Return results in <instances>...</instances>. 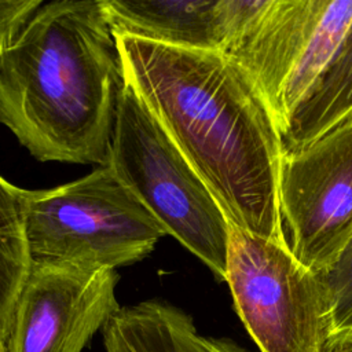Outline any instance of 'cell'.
Listing matches in <instances>:
<instances>
[{
    "label": "cell",
    "instance_id": "cell-1",
    "mask_svg": "<svg viewBox=\"0 0 352 352\" xmlns=\"http://www.w3.org/2000/svg\"><path fill=\"white\" fill-rule=\"evenodd\" d=\"M114 37L124 81L172 138L228 221L286 243L278 202L280 135L246 73L220 52Z\"/></svg>",
    "mask_w": 352,
    "mask_h": 352
},
{
    "label": "cell",
    "instance_id": "cell-2",
    "mask_svg": "<svg viewBox=\"0 0 352 352\" xmlns=\"http://www.w3.org/2000/svg\"><path fill=\"white\" fill-rule=\"evenodd\" d=\"M122 87L103 0L44 3L0 54V124L38 161L104 166Z\"/></svg>",
    "mask_w": 352,
    "mask_h": 352
},
{
    "label": "cell",
    "instance_id": "cell-3",
    "mask_svg": "<svg viewBox=\"0 0 352 352\" xmlns=\"http://www.w3.org/2000/svg\"><path fill=\"white\" fill-rule=\"evenodd\" d=\"M21 208L30 265L116 270L168 235L107 165L55 188H21Z\"/></svg>",
    "mask_w": 352,
    "mask_h": 352
},
{
    "label": "cell",
    "instance_id": "cell-4",
    "mask_svg": "<svg viewBox=\"0 0 352 352\" xmlns=\"http://www.w3.org/2000/svg\"><path fill=\"white\" fill-rule=\"evenodd\" d=\"M223 55L250 78L279 135L352 25V0H228Z\"/></svg>",
    "mask_w": 352,
    "mask_h": 352
},
{
    "label": "cell",
    "instance_id": "cell-5",
    "mask_svg": "<svg viewBox=\"0 0 352 352\" xmlns=\"http://www.w3.org/2000/svg\"><path fill=\"white\" fill-rule=\"evenodd\" d=\"M107 166L166 234L226 280L228 219L172 138L125 81Z\"/></svg>",
    "mask_w": 352,
    "mask_h": 352
},
{
    "label": "cell",
    "instance_id": "cell-6",
    "mask_svg": "<svg viewBox=\"0 0 352 352\" xmlns=\"http://www.w3.org/2000/svg\"><path fill=\"white\" fill-rule=\"evenodd\" d=\"M226 282L260 352H329L331 309L318 275L286 243L230 223Z\"/></svg>",
    "mask_w": 352,
    "mask_h": 352
},
{
    "label": "cell",
    "instance_id": "cell-7",
    "mask_svg": "<svg viewBox=\"0 0 352 352\" xmlns=\"http://www.w3.org/2000/svg\"><path fill=\"white\" fill-rule=\"evenodd\" d=\"M278 202L292 254L316 275L333 267L352 239V114L280 155Z\"/></svg>",
    "mask_w": 352,
    "mask_h": 352
},
{
    "label": "cell",
    "instance_id": "cell-8",
    "mask_svg": "<svg viewBox=\"0 0 352 352\" xmlns=\"http://www.w3.org/2000/svg\"><path fill=\"white\" fill-rule=\"evenodd\" d=\"M116 270L30 265L19 293L8 352H81L121 308Z\"/></svg>",
    "mask_w": 352,
    "mask_h": 352
},
{
    "label": "cell",
    "instance_id": "cell-9",
    "mask_svg": "<svg viewBox=\"0 0 352 352\" xmlns=\"http://www.w3.org/2000/svg\"><path fill=\"white\" fill-rule=\"evenodd\" d=\"M103 7L114 36L212 52L227 41V0H103Z\"/></svg>",
    "mask_w": 352,
    "mask_h": 352
},
{
    "label": "cell",
    "instance_id": "cell-10",
    "mask_svg": "<svg viewBox=\"0 0 352 352\" xmlns=\"http://www.w3.org/2000/svg\"><path fill=\"white\" fill-rule=\"evenodd\" d=\"M106 352H248L201 334L184 311L158 300L120 308L103 327Z\"/></svg>",
    "mask_w": 352,
    "mask_h": 352
},
{
    "label": "cell",
    "instance_id": "cell-11",
    "mask_svg": "<svg viewBox=\"0 0 352 352\" xmlns=\"http://www.w3.org/2000/svg\"><path fill=\"white\" fill-rule=\"evenodd\" d=\"M352 114V25L280 135L282 154L297 151Z\"/></svg>",
    "mask_w": 352,
    "mask_h": 352
},
{
    "label": "cell",
    "instance_id": "cell-12",
    "mask_svg": "<svg viewBox=\"0 0 352 352\" xmlns=\"http://www.w3.org/2000/svg\"><path fill=\"white\" fill-rule=\"evenodd\" d=\"M29 268L21 188L0 176V338L7 348L16 301Z\"/></svg>",
    "mask_w": 352,
    "mask_h": 352
},
{
    "label": "cell",
    "instance_id": "cell-13",
    "mask_svg": "<svg viewBox=\"0 0 352 352\" xmlns=\"http://www.w3.org/2000/svg\"><path fill=\"white\" fill-rule=\"evenodd\" d=\"M318 278L331 309V349L352 344V239L336 264Z\"/></svg>",
    "mask_w": 352,
    "mask_h": 352
},
{
    "label": "cell",
    "instance_id": "cell-14",
    "mask_svg": "<svg viewBox=\"0 0 352 352\" xmlns=\"http://www.w3.org/2000/svg\"><path fill=\"white\" fill-rule=\"evenodd\" d=\"M44 4L43 0L0 1V54L10 50Z\"/></svg>",
    "mask_w": 352,
    "mask_h": 352
},
{
    "label": "cell",
    "instance_id": "cell-15",
    "mask_svg": "<svg viewBox=\"0 0 352 352\" xmlns=\"http://www.w3.org/2000/svg\"><path fill=\"white\" fill-rule=\"evenodd\" d=\"M329 352H352V344H345V345L334 346V348L330 349Z\"/></svg>",
    "mask_w": 352,
    "mask_h": 352
},
{
    "label": "cell",
    "instance_id": "cell-16",
    "mask_svg": "<svg viewBox=\"0 0 352 352\" xmlns=\"http://www.w3.org/2000/svg\"><path fill=\"white\" fill-rule=\"evenodd\" d=\"M0 352H8V348L7 345L4 344V341L0 338Z\"/></svg>",
    "mask_w": 352,
    "mask_h": 352
}]
</instances>
